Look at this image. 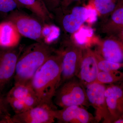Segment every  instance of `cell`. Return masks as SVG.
Masks as SVG:
<instances>
[{
    "label": "cell",
    "instance_id": "cell-1",
    "mask_svg": "<svg viewBox=\"0 0 123 123\" xmlns=\"http://www.w3.org/2000/svg\"><path fill=\"white\" fill-rule=\"evenodd\" d=\"M62 59L55 51L37 70L31 80V86L40 104H47L55 109L53 99L61 85Z\"/></svg>",
    "mask_w": 123,
    "mask_h": 123
},
{
    "label": "cell",
    "instance_id": "cell-2",
    "mask_svg": "<svg viewBox=\"0 0 123 123\" xmlns=\"http://www.w3.org/2000/svg\"><path fill=\"white\" fill-rule=\"evenodd\" d=\"M55 51L43 42H37L22 50L18 59L14 84H27Z\"/></svg>",
    "mask_w": 123,
    "mask_h": 123
},
{
    "label": "cell",
    "instance_id": "cell-3",
    "mask_svg": "<svg viewBox=\"0 0 123 123\" xmlns=\"http://www.w3.org/2000/svg\"><path fill=\"white\" fill-rule=\"evenodd\" d=\"M56 105L64 108L73 105L90 106L86 96L85 87L77 77L62 84L54 98Z\"/></svg>",
    "mask_w": 123,
    "mask_h": 123
},
{
    "label": "cell",
    "instance_id": "cell-4",
    "mask_svg": "<svg viewBox=\"0 0 123 123\" xmlns=\"http://www.w3.org/2000/svg\"><path fill=\"white\" fill-rule=\"evenodd\" d=\"M58 51L62 59L61 85L74 77L79 73L83 54V48L74 43H68Z\"/></svg>",
    "mask_w": 123,
    "mask_h": 123
},
{
    "label": "cell",
    "instance_id": "cell-5",
    "mask_svg": "<svg viewBox=\"0 0 123 123\" xmlns=\"http://www.w3.org/2000/svg\"><path fill=\"white\" fill-rule=\"evenodd\" d=\"M7 20L14 24L21 36L37 42H43V26L39 19L15 10L11 12Z\"/></svg>",
    "mask_w": 123,
    "mask_h": 123
},
{
    "label": "cell",
    "instance_id": "cell-6",
    "mask_svg": "<svg viewBox=\"0 0 123 123\" xmlns=\"http://www.w3.org/2000/svg\"><path fill=\"white\" fill-rule=\"evenodd\" d=\"M86 93L88 102L95 111L96 123H111L106 103L105 91L106 86L94 82L86 86Z\"/></svg>",
    "mask_w": 123,
    "mask_h": 123
},
{
    "label": "cell",
    "instance_id": "cell-7",
    "mask_svg": "<svg viewBox=\"0 0 123 123\" xmlns=\"http://www.w3.org/2000/svg\"><path fill=\"white\" fill-rule=\"evenodd\" d=\"M55 108L47 104H40L24 112L11 116L4 123H53Z\"/></svg>",
    "mask_w": 123,
    "mask_h": 123
},
{
    "label": "cell",
    "instance_id": "cell-8",
    "mask_svg": "<svg viewBox=\"0 0 123 123\" xmlns=\"http://www.w3.org/2000/svg\"><path fill=\"white\" fill-rule=\"evenodd\" d=\"M17 47L0 50V92L15 75L18 59L23 50Z\"/></svg>",
    "mask_w": 123,
    "mask_h": 123
},
{
    "label": "cell",
    "instance_id": "cell-9",
    "mask_svg": "<svg viewBox=\"0 0 123 123\" xmlns=\"http://www.w3.org/2000/svg\"><path fill=\"white\" fill-rule=\"evenodd\" d=\"M94 51L83 48L81 64L77 77L85 86L96 81L99 72Z\"/></svg>",
    "mask_w": 123,
    "mask_h": 123
},
{
    "label": "cell",
    "instance_id": "cell-10",
    "mask_svg": "<svg viewBox=\"0 0 123 123\" xmlns=\"http://www.w3.org/2000/svg\"><path fill=\"white\" fill-rule=\"evenodd\" d=\"M83 106L73 105L54 110L55 119L60 123H96L94 116Z\"/></svg>",
    "mask_w": 123,
    "mask_h": 123
},
{
    "label": "cell",
    "instance_id": "cell-11",
    "mask_svg": "<svg viewBox=\"0 0 123 123\" xmlns=\"http://www.w3.org/2000/svg\"><path fill=\"white\" fill-rule=\"evenodd\" d=\"M106 103L111 123L123 115V86L110 84L105 91Z\"/></svg>",
    "mask_w": 123,
    "mask_h": 123
},
{
    "label": "cell",
    "instance_id": "cell-12",
    "mask_svg": "<svg viewBox=\"0 0 123 123\" xmlns=\"http://www.w3.org/2000/svg\"><path fill=\"white\" fill-rule=\"evenodd\" d=\"M95 51L107 60L123 63V43L115 36L110 35L99 42Z\"/></svg>",
    "mask_w": 123,
    "mask_h": 123
},
{
    "label": "cell",
    "instance_id": "cell-13",
    "mask_svg": "<svg viewBox=\"0 0 123 123\" xmlns=\"http://www.w3.org/2000/svg\"><path fill=\"white\" fill-rule=\"evenodd\" d=\"M88 18V9L85 6L73 8L70 13L64 16L62 21L63 29L68 33L73 34L78 30Z\"/></svg>",
    "mask_w": 123,
    "mask_h": 123
},
{
    "label": "cell",
    "instance_id": "cell-14",
    "mask_svg": "<svg viewBox=\"0 0 123 123\" xmlns=\"http://www.w3.org/2000/svg\"><path fill=\"white\" fill-rule=\"evenodd\" d=\"M21 36L11 22L7 20L0 23V47L11 48L17 47Z\"/></svg>",
    "mask_w": 123,
    "mask_h": 123
},
{
    "label": "cell",
    "instance_id": "cell-15",
    "mask_svg": "<svg viewBox=\"0 0 123 123\" xmlns=\"http://www.w3.org/2000/svg\"><path fill=\"white\" fill-rule=\"evenodd\" d=\"M18 8L27 9L32 12L43 23H47L51 18L49 10L42 0H15Z\"/></svg>",
    "mask_w": 123,
    "mask_h": 123
},
{
    "label": "cell",
    "instance_id": "cell-16",
    "mask_svg": "<svg viewBox=\"0 0 123 123\" xmlns=\"http://www.w3.org/2000/svg\"><path fill=\"white\" fill-rule=\"evenodd\" d=\"M123 29V6H117L104 26L105 33L114 35Z\"/></svg>",
    "mask_w": 123,
    "mask_h": 123
},
{
    "label": "cell",
    "instance_id": "cell-17",
    "mask_svg": "<svg viewBox=\"0 0 123 123\" xmlns=\"http://www.w3.org/2000/svg\"><path fill=\"white\" fill-rule=\"evenodd\" d=\"M120 0H90L88 5L94 8L98 14H111L116 8Z\"/></svg>",
    "mask_w": 123,
    "mask_h": 123
},
{
    "label": "cell",
    "instance_id": "cell-18",
    "mask_svg": "<svg viewBox=\"0 0 123 123\" xmlns=\"http://www.w3.org/2000/svg\"><path fill=\"white\" fill-rule=\"evenodd\" d=\"M93 35V29L88 26H81L79 30L73 34L74 43L82 48L88 47L90 39Z\"/></svg>",
    "mask_w": 123,
    "mask_h": 123
},
{
    "label": "cell",
    "instance_id": "cell-19",
    "mask_svg": "<svg viewBox=\"0 0 123 123\" xmlns=\"http://www.w3.org/2000/svg\"><path fill=\"white\" fill-rule=\"evenodd\" d=\"M34 93L30 82L27 84H14L13 87L8 93L9 98L23 99L29 95Z\"/></svg>",
    "mask_w": 123,
    "mask_h": 123
},
{
    "label": "cell",
    "instance_id": "cell-20",
    "mask_svg": "<svg viewBox=\"0 0 123 123\" xmlns=\"http://www.w3.org/2000/svg\"><path fill=\"white\" fill-rule=\"evenodd\" d=\"M122 81H123V72L119 70L111 72L99 71L95 82L110 85Z\"/></svg>",
    "mask_w": 123,
    "mask_h": 123
},
{
    "label": "cell",
    "instance_id": "cell-21",
    "mask_svg": "<svg viewBox=\"0 0 123 123\" xmlns=\"http://www.w3.org/2000/svg\"><path fill=\"white\" fill-rule=\"evenodd\" d=\"M99 71L111 72L119 70L123 67V63H117L104 59L96 51H94Z\"/></svg>",
    "mask_w": 123,
    "mask_h": 123
},
{
    "label": "cell",
    "instance_id": "cell-22",
    "mask_svg": "<svg viewBox=\"0 0 123 123\" xmlns=\"http://www.w3.org/2000/svg\"><path fill=\"white\" fill-rule=\"evenodd\" d=\"M10 107L7 97L0 92V123H4L11 115L10 113Z\"/></svg>",
    "mask_w": 123,
    "mask_h": 123
},
{
    "label": "cell",
    "instance_id": "cell-23",
    "mask_svg": "<svg viewBox=\"0 0 123 123\" xmlns=\"http://www.w3.org/2000/svg\"><path fill=\"white\" fill-rule=\"evenodd\" d=\"M7 98L9 105L15 114H19L29 110L25 105L23 99L9 98L7 97Z\"/></svg>",
    "mask_w": 123,
    "mask_h": 123
},
{
    "label": "cell",
    "instance_id": "cell-24",
    "mask_svg": "<svg viewBox=\"0 0 123 123\" xmlns=\"http://www.w3.org/2000/svg\"><path fill=\"white\" fill-rule=\"evenodd\" d=\"M18 8L15 0H0V12L6 13Z\"/></svg>",
    "mask_w": 123,
    "mask_h": 123
},
{
    "label": "cell",
    "instance_id": "cell-25",
    "mask_svg": "<svg viewBox=\"0 0 123 123\" xmlns=\"http://www.w3.org/2000/svg\"><path fill=\"white\" fill-rule=\"evenodd\" d=\"M23 100L28 109L35 107L40 104L38 99L34 93L29 95Z\"/></svg>",
    "mask_w": 123,
    "mask_h": 123
},
{
    "label": "cell",
    "instance_id": "cell-26",
    "mask_svg": "<svg viewBox=\"0 0 123 123\" xmlns=\"http://www.w3.org/2000/svg\"><path fill=\"white\" fill-rule=\"evenodd\" d=\"M86 7L88 9V18L86 22L90 24H92L97 21L98 14L97 10L89 5L88 4Z\"/></svg>",
    "mask_w": 123,
    "mask_h": 123
},
{
    "label": "cell",
    "instance_id": "cell-27",
    "mask_svg": "<svg viewBox=\"0 0 123 123\" xmlns=\"http://www.w3.org/2000/svg\"><path fill=\"white\" fill-rule=\"evenodd\" d=\"M49 10L57 8L62 3V0H42Z\"/></svg>",
    "mask_w": 123,
    "mask_h": 123
},
{
    "label": "cell",
    "instance_id": "cell-28",
    "mask_svg": "<svg viewBox=\"0 0 123 123\" xmlns=\"http://www.w3.org/2000/svg\"><path fill=\"white\" fill-rule=\"evenodd\" d=\"M123 43V29L114 35Z\"/></svg>",
    "mask_w": 123,
    "mask_h": 123
},
{
    "label": "cell",
    "instance_id": "cell-29",
    "mask_svg": "<svg viewBox=\"0 0 123 123\" xmlns=\"http://www.w3.org/2000/svg\"><path fill=\"white\" fill-rule=\"evenodd\" d=\"M79 0H62L61 4L65 7H67L73 1H77Z\"/></svg>",
    "mask_w": 123,
    "mask_h": 123
},
{
    "label": "cell",
    "instance_id": "cell-30",
    "mask_svg": "<svg viewBox=\"0 0 123 123\" xmlns=\"http://www.w3.org/2000/svg\"><path fill=\"white\" fill-rule=\"evenodd\" d=\"M114 123H123V115L120 117L118 118L115 120Z\"/></svg>",
    "mask_w": 123,
    "mask_h": 123
},
{
    "label": "cell",
    "instance_id": "cell-31",
    "mask_svg": "<svg viewBox=\"0 0 123 123\" xmlns=\"http://www.w3.org/2000/svg\"><path fill=\"white\" fill-rule=\"evenodd\" d=\"M118 6H123V0H120Z\"/></svg>",
    "mask_w": 123,
    "mask_h": 123
},
{
    "label": "cell",
    "instance_id": "cell-32",
    "mask_svg": "<svg viewBox=\"0 0 123 123\" xmlns=\"http://www.w3.org/2000/svg\"></svg>",
    "mask_w": 123,
    "mask_h": 123
}]
</instances>
